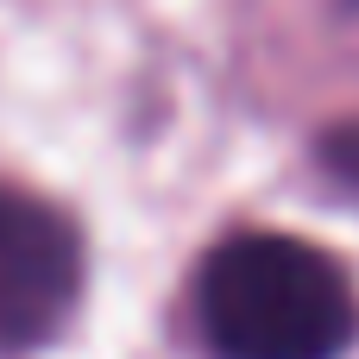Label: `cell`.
<instances>
[{
    "label": "cell",
    "instance_id": "cell-1",
    "mask_svg": "<svg viewBox=\"0 0 359 359\" xmlns=\"http://www.w3.org/2000/svg\"><path fill=\"white\" fill-rule=\"evenodd\" d=\"M196 328L215 359H341L359 341V290L316 240L233 233L202 259Z\"/></svg>",
    "mask_w": 359,
    "mask_h": 359
},
{
    "label": "cell",
    "instance_id": "cell-2",
    "mask_svg": "<svg viewBox=\"0 0 359 359\" xmlns=\"http://www.w3.org/2000/svg\"><path fill=\"white\" fill-rule=\"evenodd\" d=\"M82 297V240L63 208L0 183V353L44 347Z\"/></svg>",
    "mask_w": 359,
    "mask_h": 359
},
{
    "label": "cell",
    "instance_id": "cell-3",
    "mask_svg": "<svg viewBox=\"0 0 359 359\" xmlns=\"http://www.w3.org/2000/svg\"><path fill=\"white\" fill-rule=\"evenodd\" d=\"M322 170H328L334 183L359 189V120H341V126L322 133Z\"/></svg>",
    "mask_w": 359,
    "mask_h": 359
}]
</instances>
